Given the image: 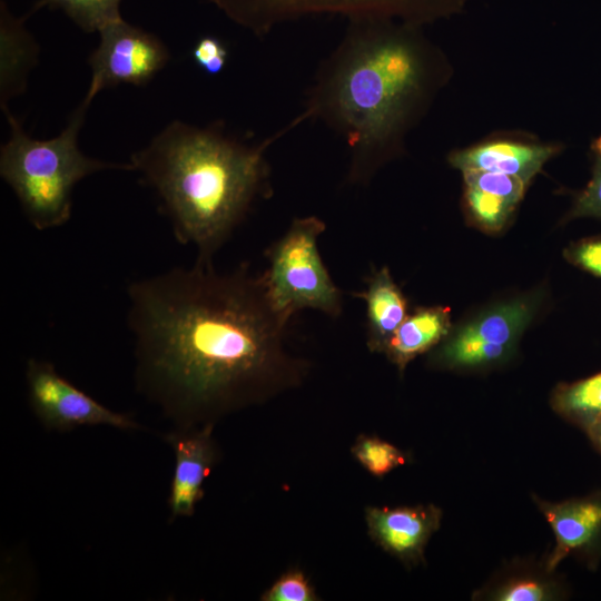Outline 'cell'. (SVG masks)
<instances>
[{
    "label": "cell",
    "instance_id": "6da1fadb",
    "mask_svg": "<svg viewBox=\"0 0 601 601\" xmlns=\"http://www.w3.org/2000/svg\"><path fill=\"white\" fill-rule=\"evenodd\" d=\"M137 390L174 427L215 425L297 387L309 363L286 345L290 317L243 262L175 267L127 288Z\"/></svg>",
    "mask_w": 601,
    "mask_h": 601
},
{
    "label": "cell",
    "instance_id": "7a4b0ae2",
    "mask_svg": "<svg viewBox=\"0 0 601 601\" xmlns=\"http://www.w3.org/2000/svg\"><path fill=\"white\" fill-rule=\"evenodd\" d=\"M343 38L319 65L304 116L343 138L346 183L367 185L390 157L425 95L427 65L408 26L390 19L347 20Z\"/></svg>",
    "mask_w": 601,
    "mask_h": 601
},
{
    "label": "cell",
    "instance_id": "3957f363",
    "mask_svg": "<svg viewBox=\"0 0 601 601\" xmlns=\"http://www.w3.org/2000/svg\"><path fill=\"white\" fill-rule=\"evenodd\" d=\"M305 120L300 114L257 144L228 135L219 122L174 120L129 165L157 194L176 240L196 248V263L213 264L254 204L272 195L268 148Z\"/></svg>",
    "mask_w": 601,
    "mask_h": 601
},
{
    "label": "cell",
    "instance_id": "277c9868",
    "mask_svg": "<svg viewBox=\"0 0 601 601\" xmlns=\"http://www.w3.org/2000/svg\"><path fill=\"white\" fill-rule=\"evenodd\" d=\"M10 137L0 149V176L16 194L29 223L38 230L66 224L71 216V195L83 178L102 170H131L129 164H114L85 155L78 134L88 106L82 101L62 131L50 139H35L19 119L2 108Z\"/></svg>",
    "mask_w": 601,
    "mask_h": 601
},
{
    "label": "cell",
    "instance_id": "5b68a950",
    "mask_svg": "<svg viewBox=\"0 0 601 601\" xmlns=\"http://www.w3.org/2000/svg\"><path fill=\"white\" fill-rule=\"evenodd\" d=\"M325 230V221L317 216L296 217L265 250L268 267L263 276L268 297L278 312L290 318L303 309L318 311L331 318L342 315L343 290L318 249Z\"/></svg>",
    "mask_w": 601,
    "mask_h": 601
},
{
    "label": "cell",
    "instance_id": "8992f818",
    "mask_svg": "<svg viewBox=\"0 0 601 601\" xmlns=\"http://www.w3.org/2000/svg\"><path fill=\"white\" fill-rule=\"evenodd\" d=\"M230 21L257 37L300 19L324 14L400 18L416 23L444 13L450 0H209Z\"/></svg>",
    "mask_w": 601,
    "mask_h": 601
},
{
    "label": "cell",
    "instance_id": "52a82bcc",
    "mask_svg": "<svg viewBox=\"0 0 601 601\" xmlns=\"http://www.w3.org/2000/svg\"><path fill=\"white\" fill-rule=\"evenodd\" d=\"M26 383L30 407L48 431L69 432L97 425L126 431L141 427L130 415L105 406L78 388L50 362L30 358Z\"/></svg>",
    "mask_w": 601,
    "mask_h": 601
},
{
    "label": "cell",
    "instance_id": "ba28073f",
    "mask_svg": "<svg viewBox=\"0 0 601 601\" xmlns=\"http://www.w3.org/2000/svg\"><path fill=\"white\" fill-rule=\"evenodd\" d=\"M98 33L99 43L88 59L91 80L82 100L88 107L102 89L120 83L146 85L170 58L168 48L157 36L124 18Z\"/></svg>",
    "mask_w": 601,
    "mask_h": 601
},
{
    "label": "cell",
    "instance_id": "9c48e42d",
    "mask_svg": "<svg viewBox=\"0 0 601 601\" xmlns=\"http://www.w3.org/2000/svg\"><path fill=\"white\" fill-rule=\"evenodd\" d=\"M532 500L554 534V545L544 560L546 570L555 572L568 556L597 570L601 563V490L559 502L535 494Z\"/></svg>",
    "mask_w": 601,
    "mask_h": 601
},
{
    "label": "cell",
    "instance_id": "30bf717a",
    "mask_svg": "<svg viewBox=\"0 0 601 601\" xmlns=\"http://www.w3.org/2000/svg\"><path fill=\"white\" fill-rule=\"evenodd\" d=\"M214 425L174 427L165 435L175 466L169 487V519L189 518L204 497V482L218 462Z\"/></svg>",
    "mask_w": 601,
    "mask_h": 601
},
{
    "label": "cell",
    "instance_id": "8fae6325",
    "mask_svg": "<svg viewBox=\"0 0 601 601\" xmlns=\"http://www.w3.org/2000/svg\"><path fill=\"white\" fill-rule=\"evenodd\" d=\"M442 515V510L433 504L365 510L370 538L407 566L424 561L425 548L439 530Z\"/></svg>",
    "mask_w": 601,
    "mask_h": 601
},
{
    "label": "cell",
    "instance_id": "7c38bea8",
    "mask_svg": "<svg viewBox=\"0 0 601 601\" xmlns=\"http://www.w3.org/2000/svg\"><path fill=\"white\" fill-rule=\"evenodd\" d=\"M462 174L464 206L471 223L486 233L502 230L528 185L518 177L500 173L466 169Z\"/></svg>",
    "mask_w": 601,
    "mask_h": 601
},
{
    "label": "cell",
    "instance_id": "4fadbf2b",
    "mask_svg": "<svg viewBox=\"0 0 601 601\" xmlns=\"http://www.w3.org/2000/svg\"><path fill=\"white\" fill-rule=\"evenodd\" d=\"M556 145H528L510 140H494L454 151L449 161L461 171L479 169L511 175L526 185L543 165L560 151Z\"/></svg>",
    "mask_w": 601,
    "mask_h": 601
},
{
    "label": "cell",
    "instance_id": "5bb4252c",
    "mask_svg": "<svg viewBox=\"0 0 601 601\" xmlns=\"http://www.w3.org/2000/svg\"><path fill=\"white\" fill-rule=\"evenodd\" d=\"M365 283V289L351 295L361 298L366 305L368 351L383 354L388 341L408 315V302L387 266L373 268Z\"/></svg>",
    "mask_w": 601,
    "mask_h": 601
},
{
    "label": "cell",
    "instance_id": "9a60e30c",
    "mask_svg": "<svg viewBox=\"0 0 601 601\" xmlns=\"http://www.w3.org/2000/svg\"><path fill=\"white\" fill-rule=\"evenodd\" d=\"M451 329L449 307H418L397 327L383 354L402 374L415 357L435 348Z\"/></svg>",
    "mask_w": 601,
    "mask_h": 601
},
{
    "label": "cell",
    "instance_id": "2e32d148",
    "mask_svg": "<svg viewBox=\"0 0 601 601\" xmlns=\"http://www.w3.org/2000/svg\"><path fill=\"white\" fill-rule=\"evenodd\" d=\"M568 597L562 579L540 565L514 563L496 579L475 591L474 600L490 601H554Z\"/></svg>",
    "mask_w": 601,
    "mask_h": 601
},
{
    "label": "cell",
    "instance_id": "e0dca14e",
    "mask_svg": "<svg viewBox=\"0 0 601 601\" xmlns=\"http://www.w3.org/2000/svg\"><path fill=\"white\" fill-rule=\"evenodd\" d=\"M536 312L533 297L515 298L480 313L452 333L489 344L516 346Z\"/></svg>",
    "mask_w": 601,
    "mask_h": 601
},
{
    "label": "cell",
    "instance_id": "ac0fdd59",
    "mask_svg": "<svg viewBox=\"0 0 601 601\" xmlns=\"http://www.w3.org/2000/svg\"><path fill=\"white\" fill-rule=\"evenodd\" d=\"M514 349V346L489 344L450 332L432 352L430 362L447 370L487 367L508 361Z\"/></svg>",
    "mask_w": 601,
    "mask_h": 601
},
{
    "label": "cell",
    "instance_id": "d6986e66",
    "mask_svg": "<svg viewBox=\"0 0 601 601\" xmlns=\"http://www.w3.org/2000/svg\"><path fill=\"white\" fill-rule=\"evenodd\" d=\"M551 406L562 418L584 431L601 416V372L559 384L552 392Z\"/></svg>",
    "mask_w": 601,
    "mask_h": 601
},
{
    "label": "cell",
    "instance_id": "ffe728a7",
    "mask_svg": "<svg viewBox=\"0 0 601 601\" xmlns=\"http://www.w3.org/2000/svg\"><path fill=\"white\" fill-rule=\"evenodd\" d=\"M122 0H38L31 12L42 8L62 11L83 32H99L120 20Z\"/></svg>",
    "mask_w": 601,
    "mask_h": 601
},
{
    "label": "cell",
    "instance_id": "44dd1931",
    "mask_svg": "<svg viewBox=\"0 0 601 601\" xmlns=\"http://www.w3.org/2000/svg\"><path fill=\"white\" fill-rule=\"evenodd\" d=\"M352 454L368 473L377 477L406 463L404 452L376 436H358L352 446Z\"/></svg>",
    "mask_w": 601,
    "mask_h": 601
},
{
    "label": "cell",
    "instance_id": "7402d4cb",
    "mask_svg": "<svg viewBox=\"0 0 601 601\" xmlns=\"http://www.w3.org/2000/svg\"><path fill=\"white\" fill-rule=\"evenodd\" d=\"M264 601H316L314 588L302 571L284 573L260 597Z\"/></svg>",
    "mask_w": 601,
    "mask_h": 601
},
{
    "label": "cell",
    "instance_id": "603a6c76",
    "mask_svg": "<svg viewBox=\"0 0 601 601\" xmlns=\"http://www.w3.org/2000/svg\"><path fill=\"white\" fill-rule=\"evenodd\" d=\"M577 218H595L601 220V159L595 158L591 178L580 190L565 216V220Z\"/></svg>",
    "mask_w": 601,
    "mask_h": 601
},
{
    "label": "cell",
    "instance_id": "cb8c5ba5",
    "mask_svg": "<svg viewBox=\"0 0 601 601\" xmlns=\"http://www.w3.org/2000/svg\"><path fill=\"white\" fill-rule=\"evenodd\" d=\"M191 57L205 73L216 76L227 63L228 49L219 38L204 36L194 45Z\"/></svg>",
    "mask_w": 601,
    "mask_h": 601
},
{
    "label": "cell",
    "instance_id": "d4e9b609",
    "mask_svg": "<svg viewBox=\"0 0 601 601\" xmlns=\"http://www.w3.org/2000/svg\"><path fill=\"white\" fill-rule=\"evenodd\" d=\"M563 255L571 265L601 278V236L579 239Z\"/></svg>",
    "mask_w": 601,
    "mask_h": 601
},
{
    "label": "cell",
    "instance_id": "484cf974",
    "mask_svg": "<svg viewBox=\"0 0 601 601\" xmlns=\"http://www.w3.org/2000/svg\"><path fill=\"white\" fill-rule=\"evenodd\" d=\"M590 442L594 449L601 455V416L595 418L591 424H589L584 430Z\"/></svg>",
    "mask_w": 601,
    "mask_h": 601
},
{
    "label": "cell",
    "instance_id": "4316f807",
    "mask_svg": "<svg viewBox=\"0 0 601 601\" xmlns=\"http://www.w3.org/2000/svg\"><path fill=\"white\" fill-rule=\"evenodd\" d=\"M591 150L595 158L601 159V135H599L591 144Z\"/></svg>",
    "mask_w": 601,
    "mask_h": 601
}]
</instances>
